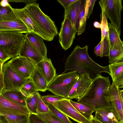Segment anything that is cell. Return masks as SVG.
Masks as SVG:
<instances>
[{
	"label": "cell",
	"mask_w": 123,
	"mask_h": 123,
	"mask_svg": "<svg viewBox=\"0 0 123 123\" xmlns=\"http://www.w3.org/2000/svg\"><path fill=\"white\" fill-rule=\"evenodd\" d=\"M64 114L78 123H91L81 115L71 104L69 100L66 99L58 101L53 105Z\"/></svg>",
	"instance_id": "obj_12"
},
{
	"label": "cell",
	"mask_w": 123,
	"mask_h": 123,
	"mask_svg": "<svg viewBox=\"0 0 123 123\" xmlns=\"http://www.w3.org/2000/svg\"><path fill=\"white\" fill-rule=\"evenodd\" d=\"M26 35L15 31H0V46L11 58L18 56Z\"/></svg>",
	"instance_id": "obj_5"
},
{
	"label": "cell",
	"mask_w": 123,
	"mask_h": 123,
	"mask_svg": "<svg viewBox=\"0 0 123 123\" xmlns=\"http://www.w3.org/2000/svg\"><path fill=\"white\" fill-rule=\"evenodd\" d=\"M42 101L45 103H48L53 105L56 102L65 99L61 96L56 95H47L41 97Z\"/></svg>",
	"instance_id": "obj_38"
},
{
	"label": "cell",
	"mask_w": 123,
	"mask_h": 123,
	"mask_svg": "<svg viewBox=\"0 0 123 123\" xmlns=\"http://www.w3.org/2000/svg\"><path fill=\"white\" fill-rule=\"evenodd\" d=\"M25 35L26 37L38 51L43 59L47 58V49L43 38L33 31L28 32Z\"/></svg>",
	"instance_id": "obj_18"
},
{
	"label": "cell",
	"mask_w": 123,
	"mask_h": 123,
	"mask_svg": "<svg viewBox=\"0 0 123 123\" xmlns=\"http://www.w3.org/2000/svg\"><path fill=\"white\" fill-rule=\"evenodd\" d=\"M13 9L17 17L21 20L27 26L29 32H34L42 37L44 40L47 41H50L53 40L26 12L23 8Z\"/></svg>",
	"instance_id": "obj_13"
},
{
	"label": "cell",
	"mask_w": 123,
	"mask_h": 123,
	"mask_svg": "<svg viewBox=\"0 0 123 123\" xmlns=\"http://www.w3.org/2000/svg\"><path fill=\"white\" fill-rule=\"evenodd\" d=\"M92 80L87 73L80 75L78 80L65 99L69 100L75 99L78 100L86 92Z\"/></svg>",
	"instance_id": "obj_14"
},
{
	"label": "cell",
	"mask_w": 123,
	"mask_h": 123,
	"mask_svg": "<svg viewBox=\"0 0 123 123\" xmlns=\"http://www.w3.org/2000/svg\"><path fill=\"white\" fill-rule=\"evenodd\" d=\"M86 0H81L80 8L74 28L77 33V35L82 34L85 31L86 21L85 18Z\"/></svg>",
	"instance_id": "obj_23"
},
{
	"label": "cell",
	"mask_w": 123,
	"mask_h": 123,
	"mask_svg": "<svg viewBox=\"0 0 123 123\" xmlns=\"http://www.w3.org/2000/svg\"><path fill=\"white\" fill-rule=\"evenodd\" d=\"M110 46L108 38H104L94 48V53L97 56L101 57H108Z\"/></svg>",
	"instance_id": "obj_28"
},
{
	"label": "cell",
	"mask_w": 123,
	"mask_h": 123,
	"mask_svg": "<svg viewBox=\"0 0 123 123\" xmlns=\"http://www.w3.org/2000/svg\"><path fill=\"white\" fill-rule=\"evenodd\" d=\"M71 104L82 116L87 120L91 121L93 117V113L96 111L94 108L88 106L77 102L69 100Z\"/></svg>",
	"instance_id": "obj_27"
},
{
	"label": "cell",
	"mask_w": 123,
	"mask_h": 123,
	"mask_svg": "<svg viewBox=\"0 0 123 123\" xmlns=\"http://www.w3.org/2000/svg\"><path fill=\"white\" fill-rule=\"evenodd\" d=\"M93 25L95 27L100 29V24L98 22L96 21L94 22Z\"/></svg>",
	"instance_id": "obj_45"
},
{
	"label": "cell",
	"mask_w": 123,
	"mask_h": 123,
	"mask_svg": "<svg viewBox=\"0 0 123 123\" xmlns=\"http://www.w3.org/2000/svg\"><path fill=\"white\" fill-rule=\"evenodd\" d=\"M30 123H47L37 115L31 114L30 117Z\"/></svg>",
	"instance_id": "obj_39"
},
{
	"label": "cell",
	"mask_w": 123,
	"mask_h": 123,
	"mask_svg": "<svg viewBox=\"0 0 123 123\" xmlns=\"http://www.w3.org/2000/svg\"><path fill=\"white\" fill-rule=\"evenodd\" d=\"M1 94L6 98L18 105L26 106V97L20 90H7L4 89Z\"/></svg>",
	"instance_id": "obj_21"
},
{
	"label": "cell",
	"mask_w": 123,
	"mask_h": 123,
	"mask_svg": "<svg viewBox=\"0 0 123 123\" xmlns=\"http://www.w3.org/2000/svg\"><path fill=\"white\" fill-rule=\"evenodd\" d=\"M0 123H1L0 122Z\"/></svg>",
	"instance_id": "obj_49"
},
{
	"label": "cell",
	"mask_w": 123,
	"mask_h": 123,
	"mask_svg": "<svg viewBox=\"0 0 123 123\" xmlns=\"http://www.w3.org/2000/svg\"><path fill=\"white\" fill-rule=\"evenodd\" d=\"M4 63L2 61L0 60V73L2 70V66Z\"/></svg>",
	"instance_id": "obj_47"
},
{
	"label": "cell",
	"mask_w": 123,
	"mask_h": 123,
	"mask_svg": "<svg viewBox=\"0 0 123 123\" xmlns=\"http://www.w3.org/2000/svg\"><path fill=\"white\" fill-rule=\"evenodd\" d=\"M31 114L20 115H13L0 116L1 123H30V117Z\"/></svg>",
	"instance_id": "obj_26"
},
{
	"label": "cell",
	"mask_w": 123,
	"mask_h": 123,
	"mask_svg": "<svg viewBox=\"0 0 123 123\" xmlns=\"http://www.w3.org/2000/svg\"><path fill=\"white\" fill-rule=\"evenodd\" d=\"M30 79L32 81L38 91L45 92L48 84L38 70L36 69Z\"/></svg>",
	"instance_id": "obj_25"
},
{
	"label": "cell",
	"mask_w": 123,
	"mask_h": 123,
	"mask_svg": "<svg viewBox=\"0 0 123 123\" xmlns=\"http://www.w3.org/2000/svg\"><path fill=\"white\" fill-rule=\"evenodd\" d=\"M37 92L26 97V106L32 114L37 115L38 97L39 95Z\"/></svg>",
	"instance_id": "obj_30"
},
{
	"label": "cell",
	"mask_w": 123,
	"mask_h": 123,
	"mask_svg": "<svg viewBox=\"0 0 123 123\" xmlns=\"http://www.w3.org/2000/svg\"><path fill=\"white\" fill-rule=\"evenodd\" d=\"M8 2L7 0H2L0 2V4L3 7H6L10 5Z\"/></svg>",
	"instance_id": "obj_44"
},
{
	"label": "cell",
	"mask_w": 123,
	"mask_h": 123,
	"mask_svg": "<svg viewBox=\"0 0 123 123\" xmlns=\"http://www.w3.org/2000/svg\"><path fill=\"white\" fill-rule=\"evenodd\" d=\"M122 0H101L99 3L107 18L121 34Z\"/></svg>",
	"instance_id": "obj_6"
},
{
	"label": "cell",
	"mask_w": 123,
	"mask_h": 123,
	"mask_svg": "<svg viewBox=\"0 0 123 123\" xmlns=\"http://www.w3.org/2000/svg\"><path fill=\"white\" fill-rule=\"evenodd\" d=\"M108 93L111 108L119 123H123V90L112 82Z\"/></svg>",
	"instance_id": "obj_9"
},
{
	"label": "cell",
	"mask_w": 123,
	"mask_h": 123,
	"mask_svg": "<svg viewBox=\"0 0 123 123\" xmlns=\"http://www.w3.org/2000/svg\"><path fill=\"white\" fill-rule=\"evenodd\" d=\"M3 30L15 31L25 34L29 32L27 26L18 18L12 21H0V31Z\"/></svg>",
	"instance_id": "obj_19"
},
{
	"label": "cell",
	"mask_w": 123,
	"mask_h": 123,
	"mask_svg": "<svg viewBox=\"0 0 123 123\" xmlns=\"http://www.w3.org/2000/svg\"><path fill=\"white\" fill-rule=\"evenodd\" d=\"M49 111L48 106L42 101L41 98V96L39 94L37 100V114L46 113Z\"/></svg>",
	"instance_id": "obj_37"
},
{
	"label": "cell",
	"mask_w": 123,
	"mask_h": 123,
	"mask_svg": "<svg viewBox=\"0 0 123 123\" xmlns=\"http://www.w3.org/2000/svg\"><path fill=\"white\" fill-rule=\"evenodd\" d=\"M108 57L109 62L110 64L123 61V48H110Z\"/></svg>",
	"instance_id": "obj_31"
},
{
	"label": "cell",
	"mask_w": 123,
	"mask_h": 123,
	"mask_svg": "<svg viewBox=\"0 0 123 123\" xmlns=\"http://www.w3.org/2000/svg\"><path fill=\"white\" fill-rule=\"evenodd\" d=\"M81 0H78L65 9L64 18L69 19L74 28L80 8Z\"/></svg>",
	"instance_id": "obj_24"
},
{
	"label": "cell",
	"mask_w": 123,
	"mask_h": 123,
	"mask_svg": "<svg viewBox=\"0 0 123 123\" xmlns=\"http://www.w3.org/2000/svg\"><path fill=\"white\" fill-rule=\"evenodd\" d=\"M109 77L101 74L92 79L86 92L77 102L97 110L111 108L108 90L111 86Z\"/></svg>",
	"instance_id": "obj_2"
},
{
	"label": "cell",
	"mask_w": 123,
	"mask_h": 123,
	"mask_svg": "<svg viewBox=\"0 0 123 123\" xmlns=\"http://www.w3.org/2000/svg\"><path fill=\"white\" fill-rule=\"evenodd\" d=\"M91 123H102L99 121L95 119L93 117L91 120Z\"/></svg>",
	"instance_id": "obj_46"
},
{
	"label": "cell",
	"mask_w": 123,
	"mask_h": 123,
	"mask_svg": "<svg viewBox=\"0 0 123 123\" xmlns=\"http://www.w3.org/2000/svg\"><path fill=\"white\" fill-rule=\"evenodd\" d=\"M11 58L6 53L4 49L0 46V60L4 63Z\"/></svg>",
	"instance_id": "obj_40"
},
{
	"label": "cell",
	"mask_w": 123,
	"mask_h": 123,
	"mask_svg": "<svg viewBox=\"0 0 123 123\" xmlns=\"http://www.w3.org/2000/svg\"><path fill=\"white\" fill-rule=\"evenodd\" d=\"M7 62L16 73L26 78L30 79L36 69V65L30 59L19 55Z\"/></svg>",
	"instance_id": "obj_8"
},
{
	"label": "cell",
	"mask_w": 123,
	"mask_h": 123,
	"mask_svg": "<svg viewBox=\"0 0 123 123\" xmlns=\"http://www.w3.org/2000/svg\"><path fill=\"white\" fill-rule=\"evenodd\" d=\"M8 2H23L26 3V4L36 2L37 0H8Z\"/></svg>",
	"instance_id": "obj_43"
},
{
	"label": "cell",
	"mask_w": 123,
	"mask_h": 123,
	"mask_svg": "<svg viewBox=\"0 0 123 123\" xmlns=\"http://www.w3.org/2000/svg\"><path fill=\"white\" fill-rule=\"evenodd\" d=\"M26 12L53 40L59 34L54 22L45 14L40 8L38 3L34 2L26 4L23 8Z\"/></svg>",
	"instance_id": "obj_3"
},
{
	"label": "cell",
	"mask_w": 123,
	"mask_h": 123,
	"mask_svg": "<svg viewBox=\"0 0 123 123\" xmlns=\"http://www.w3.org/2000/svg\"><path fill=\"white\" fill-rule=\"evenodd\" d=\"M101 9L102 18L100 23V29L101 31V40L104 38H108L109 28L107 18L103 10Z\"/></svg>",
	"instance_id": "obj_33"
},
{
	"label": "cell",
	"mask_w": 123,
	"mask_h": 123,
	"mask_svg": "<svg viewBox=\"0 0 123 123\" xmlns=\"http://www.w3.org/2000/svg\"><path fill=\"white\" fill-rule=\"evenodd\" d=\"M18 18L10 4L6 7L0 4V21H12Z\"/></svg>",
	"instance_id": "obj_29"
},
{
	"label": "cell",
	"mask_w": 123,
	"mask_h": 123,
	"mask_svg": "<svg viewBox=\"0 0 123 123\" xmlns=\"http://www.w3.org/2000/svg\"><path fill=\"white\" fill-rule=\"evenodd\" d=\"M47 123H64L58 119L49 111L48 112L37 114Z\"/></svg>",
	"instance_id": "obj_35"
},
{
	"label": "cell",
	"mask_w": 123,
	"mask_h": 123,
	"mask_svg": "<svg viewBox=\"0 0 123 123\" xmlns=\"http://www.w3.org/2000/svg\"><path fill=\"white\" fill-rule=\"evenodd\" d=\"M88 48L87 45L83 48L76 46L66 59L63 73L69 71H75L80 75L87 73L92 79L103 72L110 74L108 66H101L91 58L88 53Z\"/></svg>",
	"instance_id": "obj_1"
},
{
	"label": "cell",
	"mask_w": 123,
	"mask_h": 123,
	"mask_svg": "<svg viewBox=\"0 0 123 123\" xmlns=\"http://www.w3.org/2000/svg\"><path fill=\"white\" fill-rule=\"evenodd\" d=\"M109 28L108 38L110 48H123V42L120 38V34L115 27L111 23H108Z\"/></svg>",
	"instance_id": "obj_22"
},
{
	"label": "cell",
	"mask_w": 123,
	"mask_h": 123,
	"mask_svg": "<svg viewBox=\"0 0 123 123\" xmlns=\"http://www.w3.org/2000/svg\"><path fill=\"white\" fill-rule=\"evenodd\" d=\"M93 117L102 123H119L111 108L97 110Z\"/></svg>",
	"instance_id": "obj_20"
},
{
	"label": "cell",
	"mask_w": 123,
	"mask_h": 123,
	"mask_svg": "<svg viewBox=\"0 0 123 123\" xmlns=\"http://www.w3.org/2000/svg\"><path fill=\"white\" fill-rule=\"evenodd\" d=\"M78 0H58L57 1L65 9Z\"/></svg>",
	"instance_id": "obj_41"
},
{
	"label": "cell",
	"mask_w": 123,
	"mask_h": 123,
	"mask_svg": "<svg viewBox=\"0 0 123 123\" xmlns=\"http://www.w3.org/2000/svg\"><path fill=\"white\" fill-rule=\"evenodd\" d=\"M46 104L52 113L64 123H73L67 116L53 105L48 103H46Z\"/></svg>",
	"instance_id": "obj_32"
},
{
	"label": "cell",
	"mask_w": 123,
	"mask_h": 123,
	"mask_svg": "<svg viewBox=\"0 0 123 123\" xmlns=\"http://www.w3.org/2000/svg\"><path fill=\"white\" fill-rule=\"evenodd\" d=\"M2 71L5 89H6L20 90L29 79L16 73L7 62L3 65Z\"/></svg>",
	"instance_id": "obj_7"
},
{
	"label": "cell",
	"mask_w": 123,
	"mask_h": 123,
	"mask_svg": "<svg viewBox=\"0 0 123 123\" xmlns=\"http://www.w3.org/2000/svg\"><path fill=\"white\" fill-rule=\"evenodd\" d=\"M36 69L45 79L48 85L56 75V69L51 59L47 58L43 59L36 64Z\"/></svg>",
	"instance_id": "obj_16"
},
{
	"label": "cell",
	"mask_w": 123,
	"mask_h": 123,
	"mask_svg": "<svg viewBox=\"0 0 123 123\" xmlns=\"http://www.w3.org/2000/svg\"><path fill=\"white\" fill-rule=\"evenodd\" d=\"M5 89V85L4 82L2 70L0 73V94Z\"/></svg>",
	"instance_id": "obj_42"
},
{
	"label": "cell",
	"mask_w": 123,
	"mask_h": 123,
	"mask_svg": "<svg viewBox=\"0 0 123 123\" xmlns=\"http://www.w3.org/2000/svg\"><path fill=\"white\" fill-rule=\"evenodd\" d=\"M80 75L74 71L56 75L48 84L47 90L55 95L66 98L79 78Z\"/></svg>",
	"instance_id": "obj_4"
},
{
	"label": "cell",
	"mask_w": 123,
	"mask_h": 123,
	"mask_svg": "<svg viewBox=\"0 0 123 123\" xmlns=\"http://www.w3.org/2000/svg\"><path fill=\"white\" fill-rule=\"evenodd\" d=\"M77 32L69 20L64 18L59 34V40L62 48L66 50L73 44Z\"/></svg>",
	"instance_id": "obj_10"
},
{
	"label": "cell",
	"mask_w": 123,
	"mask_h": 123,
	"mask_svg": "<svg viewBox=\"0 0 123 123\" xmlns=\"http://www.w3.org/2000/svg\"><path fill=\"white\" fill-rule=\"evenodd\" d=\"M31 114L26 106L18 105L0 94V116Z\"/></svg>",
	"instance_id": "obj_11"
},
{
	"label": "cell",
	"mask_w": 123,
	"mask_h": 123,
	"mask_svg": "<svg viewBox=\"0 0 123 123\" xmlns=\"http://www.w3.org/2000/svg\"><path fill=\"white\" fill-rule=\"evenodd\" d=\"M20 91L26 97L38 92L33 83L30 78L22 88Z\"/></svg>",
	"instance_id": "obj_34"
},
{
	"label": "cell",
	"mask_w": 123,
	"mask_h": 123,
	"mask_svg": "<svg viewBox=\"0 0 123 123\" xmlns=\"http://www.w3.org/2000/svg\"><path fill=\"white\" fill-rule=\"evenodd\" d=\"M18 55L29 58L36 65L43 59L26 37L21 47Z\"/></svg>",
	"instance_id": "obj_15"
},
{
	"label": "cell",
	"mask_w": 123,
	"mask_h": 123,
	"mask_svg": "<svg viewBox=\"0 0 123 123\" xmlns=\"http://www.w3.org/2000/svg\"></svg>",
	"instance_id": "obj_48"
},
{
	"label": "cell",
	"mask_w": 123,
	"mask_h": 123,
	"mask_svg": "<svg viewBox=\"0 0 123 123\" xmlns=\"http://www.w3.org/2000/svg\"><path fill=\"white\" fill-rule=\"evenodd\" d=\"M110 75L113 82L119 88L123 87V61L111 63L108 65Z\"/></svg>",
	"instance_id": "obj_17"
},
{
	"label": "cell",
	"mask_w": 123,
	"mask_h": 123,
	"mask_svg": "<svg viewBox=\"0 0 123 123\" xmlns=\"http://www.w3.org/2000/svg\"><path fill=\"white\" fill-rule=\"evenodd\" d=\"M96 0H86L85 10V18L87 21L92 14Z\"/></svg>",
	"instance_id": "obj_36"
}]
</instances>
